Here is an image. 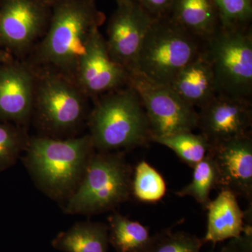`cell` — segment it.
<instances>
[{
	"label": "cell",
	"mask_w": 252,
	"mask_h": 252,
	"mask_svg": "<svg viewBox=\"0 0 252 252\" xmlns=\"http://www.w3.org/2000/svg\"><path fill=\"white\" fill-rule=\"evenodd\" d=\"M94 152L89 135L67 140L39 136L29 138L23 162L36 187L64 205L80 184Z\"/></svg>",
	"instance_id": "cell-1"
},
{
	"label": "cell",
	"mask_w": 252,
	"mask_h": 252,
	"mask_svg": "<svg viewBox=\"0 0 252 252\" xmlns=\"http://www.w3.org/2000/svg\"><path fill=\"white\" fill-rule=\"evenodd\" d=\"M47 32L39 48L44 62L63 72H77L89 38L105 16L94 0H51Z\"/></svg>",
	"instance_id": "cell-2"
},
{
	"label": "cell",
	"mask_w": 252,
	"mask_h": 252,
	"mask_svg": "<svg viewBox=\"0 0 252 252\" xmlns=\"http://www.w3.org/2000/svg\"><path fill=\"white\" fill-rule=\"evenodd\" d=\"M89 135L97 152H119L152 142L143 104L128 86L99 99L89 116Z\"/></svg>",
	"instance_id": "cell-3"
},
{
	"label": "cell",
	"mask_w": 252,
	"mask_h": 252,
	"mask_svg": "<svg viewBox=\"0 0 252 252\" xmlns=\"http://www.w3.org/2000/svg\"><path fill=\"white\" fill-rule=\"evenodd\" d=\"M132 170L122 152L95 151L80 184L63 205L64 213L93 216L125 203L131 195Z\"/></svg>",
	"instance_id": "cell-4"
},
{
	"label": "cell",
	"mask_w": 252,
	"mask_h": 252,
	"mask_svg": "<svg viewBox=\"0 0 252 252\" xmlns=\"http://www.w3.org/2000/svg\"><path fill=\"white\" fill-rule=\"evenodd\" d=\"M204 47L205 41L180 27L168 16L156 18L142 43L135 71L170 86L180 71L203 52Z\"/></svg>",
	"instance_id": "cell-5"
},
{
	"label": "cell",
	"mask_w": 252,
	"mask_h": 252,
	"mask_svg": "<svg viewBox=\"0 0 252 252\" xmlns=\"http://www.w3.org/2000/svg\"><path fill=\"white\" fill-rule=\"evenodd\" d=\"M217 95L252 102V32L250 26L220 27L205 42Z\"/></svg>",
	"instance_id": "cell-6"
},
{
	"label": "cell",
	"mask_w": 252,
	"mask_h": 252,
	"mask_svg": "<svg viewBox=\"0 0 252 252\" xmlns=\"http://www.w3.org/2000/svg\"><path fill=\"white\" fill-rule=\"evenodd\" d=\"M127 86L135 91L142 101L152 140L198 128V112L170 86L151 80L136 71L130 73Z\"/></svg>",
	"instance_id": "cell-7"
},
{
	"label": "cell",
	"mask_w": 252,
	"mask_h": 252,
	"mask_svg": "<svg viewBox=\"0 0 252 252\" xmlns=\"http://www.w3.org/2000/svg\"><path fill=\"white\" fill-rule=\"evenodd\" d=\"M135 0L117 2L107 26V49L114 62L129 73L136 69L141 47L153 22Z\"/></svg>",
	"instance_id": "cell-8"
},
{
	"label": "cell",
	"mask_w": 252,
	"mask_h": 252,
	"mask_svg": "<svg viewBox=\"0 0 252 252\" xmlns=\"http://www.w3.org/2000/svg\"><path fill=\"white\" fill-rule=\"evenodd\" d=\"M36 109L41 125L55 133L75 129L85 116V104L79 91L59 76H48L38 88Z\"/></svg>",
	"instance_id": "cell-9"
},
{
	"label": "cell",
	"mask_w": 252,
	"mask_h": 252,
	"mask_svg": "<svg viewBox=\"0 0 252 252\" xmlns=\"http://www.w3.org/2000/svg\"><path fill=\"white\" fill-rule=\"evenodd\" d=\"M252 102L217 95L198 112V128L210 147L252 135Z\"/></svg>",
	"instance_id": "cell-10"
},
{
	"label": "cell",
	"mask_w": 252,
	"mask_h": 252,
	"mask_svg": "<svg viewBox=\"0 0 252 252\" xmlns=\"http://www.w3.org/2000/svg\"><path fill=\"white\" fill-rule=\"evenodd\" d=\"M51 12V0H5L0 9V39L26 49L48 27Z\"/></svg>",
	"instance_id": "cell-11"
},
{
	"label": "cell",
	"mask_w": 252,
	"mask_h": 252,
	"mask_svg": "<svg viewBox=\"0 0 252 252\" xmlns=\"http://www.w3.org/2000/svg\"><path fill=\"white\" fill-rule=\"evenodd\" d=\"M78 80L86 94L95 95L127 85L130 73L114 62L99 29L91 34L77 70Z\"/></svg>",
	"instance_id": "cell-12"
},
{
	"label": "cell",
	"mask_w": 252,
	"mask_h": 252,
	"mask_svg": "<svg viewBox=\"0 0 252 252\" xmlns=\"http://www.w3.org/2000/svg\"><path fill=\"white\" fill-rule=\"evenodd\" d=\"M218 172L217 189L228 190L252 203V135L210 147Z\"/></svg>",
	"instance_id": "cell-13"
},
{
	"label": "cell",
	"mask_w": 252,
	"mask_h": 252,
	"mask_svg": "<svg viewBox=\"0 0 252 252\" xmlns=\"http://www.w3.org/2000/svg\"><path fill=\"white\" fill-rule=\"evenodd\" d=\"M34 104V81L24 67H11L0 71V115L24 123Z\"/></svg>",
	"instance_id": "cell-14"
},
{
	"label": "cell",
	"mask_w": 252,
	"mask_h": 252,
	"mask_svg": "<svg viewBox=\"0 0 252 252\" xmlns=\"http://www.w3.org/2000/svg\"><path fill=\"white\" fill-rule=\"evenodd\" d=\"M207 231L203 243L214 245L220 242L239 238L252 224L246 221V212L239 205L237 196L228 191L220 190L218 196L207 205Z\"/></svg>",
	"instance_id": "cell-15"
},
{
	"label": "cell",
	"mask_w": 252,
	"mask_h": 252,
	"mask_svg": "<svg viewBox=\"0 0 252 252\" xmlns=\"http://www.w3.org/2000/svg\"><path fill=\"white\" fill-rule=\"evenodd\" d=\"M189 105L202 109L217 95L211 63L205 51L180 71L170 85Z\"/></svg>",
	"instance_id": "cell-16"
},
{
	"label": "cell",
	"mask_w": 252,
	"mask_h": 252,
	"mask_svg": "<svg viewBox=\"0 0 252 252\" xmlns=\"http://www.w3.org/2000/svg\"><path fill=\"white\" fill-rule=\"evenodd\" d=\"M167 16L180 27L205 42L220 27L215 0H174Z\"/></svg>",
	"instance_id": "cell-17"
},
{
	"label": "cell",
	"mask_w": 252,
	"mask_h": 252,
	"mask_svg": "<svg viewBox=\"0 0 252 252\" xmlns=\"http://www.w3.org/2000/svg\"><path fill=\"white\" fill-rule=\"evenodd\" d=\"M109 244L108 225L90 220L74 223L51 243L63 252H108Z\"/></svg>",
	"instance_id": "cell-18"
},
{
	"label": "cell",
	"mask_w": 252,
	"mask_h": 252,
	"mask_svg": "<svg viewBox=\"0 0 252 252\" xmlns=\"http://www.w3.org/2000/svg\"><path fill=\"white\" fill-rule=\"evenodd\" d=\"M109 244L117 252H147L152 236L147 226L119 212L108 217Z\"/></svg>",
	"instance_id": "cell-19"
},
{
	"label": "cell",
	"mask_w": 252,
	"mask_h": 252,
	"mask_svg": "<svg viewBox=\"0 0 252 252\" xmlns=\"http://www.w3.org/2000/svg\"><path fill=\"white\" fill-rule=\"evenodd\" d=\"M152 142L171 149L182 161L192 168L205 158L210 149L205 136L193 132H182L166 137H155Z\"/></svg>",
	"instance_id": "cell-20"
},
{
	"label": "cell",
	"mask_w": 252,
	"mask_h": 252,
	"mask_svg": "<svg viewBox=\"0 0 252 252\" xmlns=\"http://www.w3.org/2000/svg\"><path fill=\"white\" fill-rule=\"evenodd\" d=\"M167 191L166 183L162 175L142 160L132 170L131 195L139 201L155 203L160 201Z\"/></svg>",
	"instance_id": "cell-21"
},
{
	"label": "cell",
	"mask_w": 252,
	"mask_h": 252,
	"mask_svg": "<svg viewBox=\"0 0 252 252\" xmlns=\"http://www.w3.org/2000/svg\"><path fill=\"white\" fill-rule=\"evenodd\" d=\"M193 170L191 182L176 192V195L192 197L206 209L212 200L210 193L213 189H217L218 185L216 165L209 152L203 160L193 167Z\"/></svg>",
	"instance_id": "cell-22"
},
{
	"label": "cell",
	"mask_w": 252,
	"mask_h": 252,
	"mask_svg": "<svg viewBox=\"0 0 252 252\" xmlns=\"http://www.w3.org/2000/svg\"><path fill=\"white\" fill-rule=\"evenodd\" d=\"M203 244L195 235L164 230L152 236L147 252H201Z\"/></svg>",
	"instance_id": "cell-23"
},
{
	"label": "cell",
	"mask_w": 252,
	"mask_h": 252,
	"mask_svg": "<svg viewBox=\"0 0 252 252\" xmlns=\"http://www.w3.org/2000/svg\"><path fill=\"white\" fill-rule=\"evenodd\" d=\"M220 15V27L250 26L252 18V0H215Z\"/></svg>",
	"instance_id": "cell-24"
},
{
	"label": "cell",
	"mask_w": 252,
	"mask_h": 252,
	"mask_svg": "<svg viewBox=\"0 0 252 252\" xmlns=\"http://www.w3.org/2000/svg\"><path fill=\"white\" fill-rule=\"evenodd\" d=\"M28 140L24 132L0 125V168L16 161L26 150Z\"/></svg>",
	"instance_id": "cell-25"
},
{
	"label": "cell",
	"mask_w": 252,
	"mask_h": 252,
	"mask_svg": "<svg viewBox=\"0 0 252 252\" xmlns=\"http://www.w3.org/2000/svg\"><path fill=\"white\" fill-rule=\"evenodd\" d=\"M210 252H252V224L247 225L243 234L239 238L230 239L220 251Z\"/></svg>",
	"instance_id": "cell-26"
},
{
	"label": "cell",
	"mask_w": 252,
	"mask_h": 252,
	"mask_svg": "<svg viewBox=\"0 0 252 252\" xmlns=\"http://www.w3.org/2000/svg\"><path fill=\"white\" fill-rule=\"evenodd\" d=\"M154 19L166 16L174 0H135Z\"/></svg>",
	"instance_id": "cell-27"
},
{
	"label": "cell",
	"mask_w": 252,
	"mask_h": 252,
	"mask_svg": "<svg viewBox=\"0 0 252 252\" xmlns=\"http://www.w3.org/2000/svg\"><path fill=\"white\" fill-rule=\"evenodd\" d=\"M115 1H117V2H120V1H126V0H115Z\"/></svg>",
	"instance_id": "cell-28"
}]
</instances>
